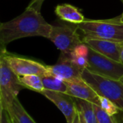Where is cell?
<instances>
[{
	"instance_id": "22",
	"label": "cell",
	"mask_w": 123,
	"mask_h": 123,
	"mask_svg": "<svg viewBox=\"0 0 123 123\" xmlns=\"http://www.w3.org/2000/svg\"><path fill=\"white\" fill-rule=\"evenodd\" d=\"M44 1H45V0H32L30 2V4H28L27 6L34 8L35 9L40 12L41 6H42V5H43Z\"/></svg>"
},
{
	"instance_id": "2",
	"label": "cell",
	"mask_w": 123,
	"mask_h": 123,
	"mask_svg": "<svg viewBox=\"0 0 123 123\" xmlns=\"http://www.w3.org/2000/svg\"><path fill=\"white\" fill-rule=\"evenodd\" d=\"M82 38H94L123 43V25L117 17L111 19H85L77 25Z\"/></svg>"
},
{
	"instance_id": "17",
	"label": "cell",
	"mask_w": 123,
	"mask_h": 123,
	"mask_svg": "<svg viewBox=\"0 0 123 123\" xmlns=\"http://www.w3.org/2000/svg\"><path fill=\"white\" fill-rule=\"evenodd\" d=\"M98 98H99V105L102 107V109L104 111H105L111 117L117 115L119 112L121 111L117 107V106L109 99L100 95H98Z\"/></svg>"
},
{
	"instance_id": "1",
	"label": "cell",
	"mask_w": 123,
	"mask_h": 123,
	"mask_svg": "<svg viewBox=\"0 0 123 123\" xmlns=\"http://www.w3.org/2000/svg\"><path fill=\"white\" fill-rule=\"evenodd\" d=\"M53 25L47 22L40 11L27 6L25 10L15 18L0 25L1 49L16 40L27 37L49 38Z\"/></svg>"
},
{
	"instance_id": "16",
	"label": "cell",
	"mask_w": 123,
	"mask_h": 123,
	"mask_svg": "<svg viewBox=\"0 0 123 123\" xmlns=\"http://www.w3.org/2000/svg\"><path fill=\"white\" fill-rule=\"evenodd\" d=\"M42 79L45 90L66 93L68 88L66 81L53 76H42Z\"/></svg>"
},
{
	"instance_id": "7",
	"label": "cell",
	"mask_w": 123,
	"mask_h": 123,
	"mask_svg": "<svg viewBox=\"0 0 123 123\" xmlns=\"http://www.w3.org/2000/svg\"><path fill=\"white\" fill-rule=\"evenodd\" d=\"M88 67L90 71L107 78L120 80L123 76V64L89 48Z\"/></svg>"
},
{
	"instance_id": "5",
	"label": "cell",
	"mask_w": 123,
	"mask_h": 123,
	"mask_svg": "<svg viewBox=\"0 0 123 123\" xmlns=\"http://www.w3.org/2000/svg\"><path fill=\"white\" fill-rule=\"evenodd\" d=\"M79 32L77 25L74 24L53 25L48 39L62 53L69 54L76 45L83 43L82 37Z\"/></svg>"
},
{
	"instance_id": "4",
	"label": "cell",
	"mask_w": 123,
	"mask_h": 123,
	"mask_svg": "<svg viewBox=\"0 0 123 123\" xmlns=\"http://www.w3.org/2000/svg\"><path fill=\"white\" fill-rule=\"evenodd\" d=\"M22 89L19 76L0 56V108L6 110Z\"/></svg>"
},
{
	"instance_id": "11",
	"label": "cell",
	"mask_w": 123,
	"mask_h": 123,
	"mask_svg": "<svg viewBox=\"0 0 123 123\" xmlns=\"http://www.w3.org/2000/svg\"><path fill=\"white\" fill-rule=\"evenodd\" d=\"M66 83L68 88L66 94H68L74 98L99 105L97 93L82 78L77 81Z\"/></svg>"
},
{
	"instance_id": "3",
	"label": "cell",
	"mask_w": 123,
	"mask_h": 123,
	"mask_svg": "<svg viewBox=\"0 0 123 123\" xmlns=\"http://www.w3.org/2000/svg\"><path fill=\"white\" fill-rule=\"evenodd\" d=\"M81 78L98 95L109 99L123 112V84L120 80L102 76L87 68L82 71Z\"/></svg>"
},
{
	"instance_id": "6",
	"label": "cell",
	"mask_w": 123,
	"mask_h": 123,
	"mask_svg": "<svg viewBox=\"0 0 123 123\" xmlns=\"http://www.w3.org/2000/svg\"><path fill=\"white\" fill-rule=\"evenodd\" d=\"M1 57H2L11 69L18 76L39 75L41 76H48L47 66L35 60L24 58L6 50V48L1 49Z\"/></svg>"
},
{
	"instance_id": "18",
	"label": "cell",
	"mask_w": 123,
	"mask_h": 123,
	"mask_svg": "<svg viewBox=\"0 0 123 123\" xmlns=\"http://www.w3.org/2000/svg\"><path fill=\"white\" fill-rule=\"evenodd\" d=\"M93 108L96 115V117L98 123H115L112 119V117L109 115L105 111H104L102 107L97 104L92 103Z\"/></svg>"
},
{
	"instance_id": "25",
	"label": "cell",
	"mask_w": 123,
	"mask_h": 123,
	"mask_svg": "<svg viewBox=\"0 0 123 123\" xmlns=\"http://www.w3.org/2000/svg\"><path fill=\"white\" fill-rule=\"evenodd\" d=\"M121 1L123 3V0H121ZM117 22L120 24L123 25V14L119 17H117Z\"/></svg>"
},
{
	"instance_id": "13",
	"label": "cell",
	"mask_w": 123,
	"mask_h": 123,
	"mask_svg": "<svg viewBox=\"0 0 123 123\" xmlns=\"http://www.w3.org/2000/svg\"><path fill=\"white\" fill-rule=\"evenodd\" d=\"M6 110L9 113L12 123H36L27 112L18 98L15 99Z\"/></svg>"
},
{
	"instance_id": "10",
	"label": "cell",
	"mask_w": 123,
	"mask_h": 123,
	"mask_svg": "<svg viewBox=\"0 0 123 123\" xmlns=\"http://www.w3.org/2000/svg\"><path fill=\"white\" fill-rule=\"evenodd\" d=\"M82 40L96 52L114 61L120 62V51L122 43L94 38H82Z\"/></svg>"
},
{
	"instance_id": "23",
	"label": "cell",
	"mask_w": 123,
	"mask_h": 123,
	"mask_svg": "<svg viewBox=\"0 0 123 123\" xmlns=\"http://www.w3.org/2000/svg\"><path fill=\"white\" fill-rule=\"evenodd\" d=\"M120 63L123 64V43H122L121 48H120Z\"/></svg>"
},
{
	"instance_id": "26",
	"label": "cell",
	"mask_w": 123,
	"mask_h": 123,
	"mask_svg": "<svg viewBox=\"0 0 123 123\" xmlns=\"http://www.w3.org/2000/svg\"><path fill=\"white\" fill-rule=\"evenodd\" d=\"M120 80L121 81V82H122V83H123V77H122V78H121V79H120Z\"/></svg>"
},
{
	"instance_id": "8",
	"label": "cell",
	"mask_w": 123,
	"mask_h": 123,
	"mask_svg": "<svg viewBox=\"0 0 123 123\" xmlns=\"http://www.w3.org/2000/svg\"><path fill=\"white\" fill-rule=\"evenodd\" d=\"M48 76H53L66 82L81 79L82 71L70 59L68 54L61 53L58 62L52 66H47Z\"/></svg>"
},
{
	"instance_id": "21",
	"label": "cell",
	"mask_w": 123,
	"mask_h": 123,
	"mask_svg": "<svg viewBox=\"0 0 123 123\" xmlns=\"http://www.w3.org/2000/svg\"><path fill=\"white\" fill-rule=\"evenodd\" d=\"M0 123H12L9 113L7 110L1 108L0 111Z\"/></svg>"
},
{
	"instance_id": "15",
	"label": "cell",
	"mask_w": 123,
	"mask_h": 123,
	"mask_svg": "<svg viewBox=\"0 0 123 123\" xmlns=\"http://www.w3.org/2000/svg\"><path fill=\"white\" fill-rule=\"evenodd\" d=\"M75 102L85 123H98L92 102L76 98H75Z\"/></svg>"
},
{
	"instance_id": "19",
	"label": "cell",
	"mask_w": 123,
	"mask_h": 123,
	"mask_svg": "<svg viewBox=\"0 0 123 123\" xmlns=\"http://www.w3.org/2000/svg\"><path fill=\"white\" fill-rule=\"evenodd\" d=\"M70 59L71 60V61L79 68L81 69L82 71L87 68L88 67V58H85V57H81V56H79L75 55L73 52H71V53L68 54Z\"/></svg>"
},
{
	"instance_id": "12",
	"label": "cell",
	"mask_w": 123,
	"mask_h": 123,
	"mask_svg": "<svg viewBox=\"0 0 123 123\" xmlns=\"http://www.w3.org/2000/svg\"><path fill=\"white\" fill-rule=\"evenodd\" d=\"M55 13L61 20L79 25L85 21V17L78 8L70 4H61L55 6Z\"/></svg>"
},
{
	"instance_id": "20",
	"label": "cell",
	"mask_w": 123,
	"mask_h": 123,
	"mask_svg": "<svg viewBox=\"0 0 123 123\" xmlns=\"http://www.w3.org/2000/svg\"><path fill=\"white\" fill-rule=\"evenodd\" d=\"M72 52L76 55L88 58L89 53V47L85 43L83 42L79 44L78 45H76Z\"/></svg>"
},
{
	"instance_id": "14",
	"label": "cell",
	"mask_w": 123,
	"mask_h": 123,
	"mask_svg": "<svg viewBox=\"0 0 123 123\" xmlns=\"http://www.w3.org/2000/svg\"><path fill=\"white\" fill-rule=\"evenodd\" d=\"M19 81L25 89L41 93L45 90L42 76L39 75H26L19 76Z\"/></svg>"
},
{
	"instance_id": "24",
	"label": "cell",
	"mask_w": 123,
	"mask_h": 123,
	"mask_svg": "<svg viewBox=\"0 0 123 123\" xmlns=\"http://www.w3.org/2000/svg\"><path fill=\"white\" fill-rule=\"evenodd\" d=\"M72 123H79V110L77 109V111H76V113L75 115V117L73 120V122Z\"/></svg>"
},
{
	"instance_id": "9",
	"label": "cell",
	"mask_w": 123,
	"mask_h": 123,
	"mask_svg": "<svg viewBox=\"0 0 123 123\" xmlns=\"http://www.w3.org/2000/svg\"><path fill=\"white\" fill-rule=\"evenodd\" d=\"M40 94L52 102L60 110L64 115L67 123H72L77 111L76 104L73 97L66 93L45 89Z\"/></svg>"
}]
</instances>
